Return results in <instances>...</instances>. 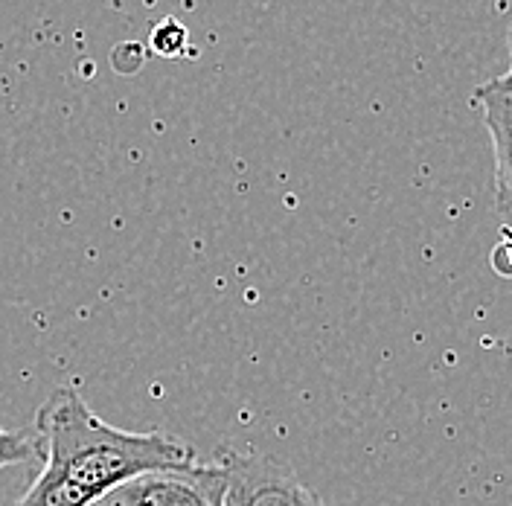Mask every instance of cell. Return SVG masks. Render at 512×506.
<instances>
[{"instance_id":"1","label":"cell","mask_w":512,"mask_h":506,"mask_svg":"<svg viewBox=\"0 0 512 506\" xmlns=\"http://www.w3.org/2000/svg\"><path fill=\"white\" fill-rule=\"evenodd\" d=\"M35 425L44 469L15 506H94L143 472L198 463L190 445L163 431L108 425L70 387L47 396Z\"/></svg>"},{"instance_id":"2","label":"cell","mask_w":512,"mask_h":506,"mask_svg":"<svg viewBox=\"0 0 512 506\" xmlns=\"http://www.w3.org/2000/svg\"><path fill=\"white\" fill-rule=\"evenodd\" d=\"M222 469L227 477L224 506H323L286 460L274 454L227 451Z\"/></svg>"},{"instance_id":"3","label":"cell","mask_w":512,"mask_h":506,"mask_svg":"<svg viewBox=\"0 0 512 506\" xmlns=\"http://www.w3.org/2000/svg\"><path fill=\"white\" fill-rule=\"evenodd\" d=\"M227 477L219 466H178L143 472L105 498L111 506H224Z\"/></svg>"},{"instance_id":"4","label":"cell","mask_w":512,"mask_h":506,"mask_svg":"<svg viewBox=\"0 0 512 506\" xmlns=\"http://www.w3.org/2000/svg\"><path fill=\"white\" fill-rule=\"evenodd\" d=\"M475 99L495 155V213L501 227L512 230V94L498 79H486Z\"/></svg>"},{"instance_id":"5","label":"cell","mask_w":512,"mask_h":506,"mask_svg":"<svg viewBox=\"0 0 512 506\" xmlns=\"http://www.w3.org/2000/svg\"><path fill=\"white\" fill-rule=\"evenodd\" d=\"M32 457H35V443L30 437L0 428V469L24 466V463H30Z\"/></svg>"},{"instance_id":"6","label":"cell","mask_w":512,"mask_h":506,"mask_svg":"<svg viewBox=\"0 0 512 506\" xmlns=\"http://www.w3.org/2000/svg\"><path fill=\"white\" fill-rule=\"evenodd\" d=\"M489 265L498 277L512 280V230H507V227H501V239L489 253Z\"/></svg>"},{"instance_id":"7","label":"cell","mask_w":512,"mask_h":506,"mask_svg":"<svg viewBox=\"0 0 512 506\" xmlns=\"http://www.w3.org/2000/svg\"><path fill=\"white\" fill-rule=\"evenodd\" d=\"M507 47H510V70H507V73H501V76H495V79H498V82H501V85H504V88L512 94V24H510V30H507Z\"/></svg>"},{"instance_id":"8","label":"cell","mask_w":512,"mask_h":506,"mask_svg":"<svg viewBox=\"0 0 512 506\" xmlns=\"http://www.w3.org/2000/svg\"><path fill=\"white\" fill-rule=\"evenodd\" d=\"M94 506H111V504H108V501H99V504H94Z\"/></svg>"}]
</instances>
